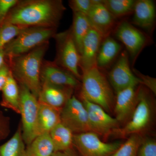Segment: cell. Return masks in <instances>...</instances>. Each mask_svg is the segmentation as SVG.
I'll list each match as a JSON object with an SVG mask.
<instances>
[{
	"label": "cell",
	"mask_w": 156,
	"mask_h": 156,
	"mask_svg": "<svg viewBox=\"0 0 156 156\" xmlns=\"http://www.w3.org/2000/svg\"><path fill=\"white\" fill-rule=\"evenodd\" d=\"M132 23L151 31L155 23V5L151 0H138L134 4Z\"/></svg>",
	"instance_id": "18"
},
{
	"label": "cell",
	"mask_w": 156,
	"mask_h": 156,
	"mask_svg": "<svg viewBox=\"0 0 156 156\" xmlns=\"http://www.w3.org/2000/svg\"><path fill=\"white\" fill-rule=\"evenodd\" d=\"M103 38L92 28L84 39L80 55V68L82 72L96 66V58Z\"/></svg>",
	"instance_id": "17"
},
{
	"label": "cell",
	"mask_w": 156,
	"mask_h": 156,
	"mask_svg": "<svg viewBox=\"0 0 156 156\" xmlns=\"http://www.w3.org/2000/svg\"><path fill=\"white\" fill-rule=\"evenodd\" d=\"M122 46L115 39L109 37L103 39L96 58V66L98 69L108 66L119 53Z\"/></svg>",
	"instance_id": "21"
},
{
	"label": "cell",
	"mask_w": 156,
	"mask_h": 156,
	"mask_svg": "<svg viewBox=\"0 0 156 156\" xmlns=\"http://www.w3.org/2000/svg\"><path fill=\"white\" fill-rule=\"evenodd\" d=\"M115 34L125 45L133 60L147 44L144 34L128 21H122L117 26Z\"/></svg>",
	"instance_id": "13"
},
{
	"label": "cell",
	"mask_w": 156,
	"mask_h": 156,
	"mask_svg": "<svg viewBox=\"0 0 156 156\" xmlns=\"http://www.w3.org/2000/svg\"><path fill=\"white\" fill-rule=\"evenodd\" d=\"M144 138L141 134L130 135L111 156H137L138 149Z\"/></svg>",
	"instance_id": "27"
},
{
	"label": "cell",
	"mask_w": 156,
	"mask_h": 156,
	"mask_svg": "<svg viewBox=\"0 0 156 156\" xmlns=\"http://www.w3.org/2000/svg\"><path fill=\"white\" fill-rule=\"evenodd\" d=\"M49 45L47 42L25 54L5 57L6 63L18 83L26 87L37 98L41 88V67Z\"/></svg>",
	"instance_id": "2"
},
{
	"label": "cell",
	"mask_w": 156,
	"mask_h": 156,
	"mask_svg": "<svg viewBox=\"0 0 156 156\" xmlns=\"http://www.w3.org/2000/svg\"><path fill=\"white\" fill-rule=\"evenodd\" d=\"M0 156H27L20 123L11 138L0 145Z\"/></svg>",
	"instance_id": "23"
},
{
	"label": "cell",
	"mask_w": 156,
	"mask_h": 156,
	"mask_svg": "<svg viewBox=\"0 0 156 156\" xmlns=\"http://www.w3.org/2000/svg\"><path fill=\"white\" fill-rule=\"evenodd\" d=\"M137 156H156V140L152 138H144L138 149Z\"/></svg>",
	"instance_id": "30"
},
{
	"label": "cell",
	"mask_w": 156,
	"mask_h": 156,
	"mask_svg": "<svg viewBox=\"0 0 156 156\" xmlns=\"http://www.w3.org/2000/svg\"><path fill=\"white\" fill-rule=\"evenodd\" d=\"M39 103L38 131L39 135L50 133L55 126L61 122V111L47 105Z\"/></svg>",
	"instance_id": "20"
},
{
	"label": "cell",
	"mask_w": 156,
	"mask_h": 156,
	"mask_svg": "<svg viewBox=\"0 0 156 156\" xmlns=\"http://www.w3.org/2000/svg\"><path fill=\"white\" fill-rule=\"evenodd\" d=\"M82 73L81 99L96 104L105 111H111L114 96L112 88L105 75L97 66Z\"/></svg>",
	"instance_id": "3"
},
{
	"label": "cell",
	"mask_w": 156,
	"mask_h": 156,
	"mask_svg": "<svg viewBox=\"0 0 156 156\" xmlns=\"http://www.w3.org/2000/svg\"><path fill=\"white\" fill-rule=\"evenodd\" d=\"M26 28L11 23H4L0 27V50L3 49Z\"/></svg>",
	"instance_id": "28"
},
{
	"label": "cell",
	"mask_w": 156,
	"mask_h": 156,
	"mask_svg": "<svg viewBox=\"0 0 156 156\" xmlns=\"http://www.w3.org/2000/svg\"><path fill=\"white\" fill-rule=\"evenodd\" d=\"M26 146L27 156H51L55 152L49 133L40 134Z\"/></svg>",
	"instance_id": "24"
},
{
	"label": "cell",
	"mask_w": 156,
	"mask_h": 156,
	"mask_svg": "<svg viewBox=\"0 0 156 156\" xmlns=\"http://www.w3.org/2000/svg\"><path fill=\"white\" fill-rule=\"evenodd\" d=\"M81 100L87 110L92 132L107 137L119 128V123L115 118L109 115L101 107L86 99Z\"/></svg>",
	"instance_id": "10"
},
{
	"label": "cell",
	"mask_w": 156,
	"mask_h": 156,
	"mask_svg": "<svg viewBox=\"0 0 156 156\" xmlns=\"http://www.w3.org/2000/svg\"><path fill=\"white\" fill-rule=\"evenodd\" d=\"M56 28L30 27L25 29L3 48L6 57L19 56L49 42L57 33Z\"/></svg>",
	"instance_id": "5"
},
{
	"label": "cell",
	"mask_w": 156,
	"mask_h": 156,
	"mask_svg": "<svg viewBox=\"0 0 156 156\" xmlns=\"http://www.w3.org/2000/svg\"><path fill=\"white\" fill-rule=\"evenodd\" d=\"M138 103L131 119L124 127L115 130L111 135L125 138L132 134H141L151 127L154 117L151 98L142 89H138Z\"/></svg>",
	"instance_id": "4"
},
{
	"label": "cell",
	"mask_w": 156,
	"mask_h": 156,
	"mask_svg": "<svg viewBox=\"0 0 156 156\" xmlns=\"http://www.w3.org/2000/svg\"><path fill=\"white\" fill-rule=\"evenodd\" d=\"M20 92V114L21 115L22 136L26 145L37 136L39 103L37 98L26 87L19 84Z\"/></svg>",
	"instance_id": "6"
},
{
	"label": "cell",
	"mask_w": 156,
	"mask_h": 156,
	"mask_svg": "<svg viewBox=\"0 0 156 156\" xmlns=\"http://www.w3.org/2000/svg\"><path fill=\"white\" fill-rule=\"evenodd\" d=\"M74 90L69 87L41 83L38 97L39 102L47 105L61 111L73 96Z\"/></svg>",
	"instance_id": "15"
},
{
	"label": "cell",
	"mask_w": 156,
	"mask_h": 156,
	"mask_svg": "<svg viewBox=\"0 0 156 156\" xmlns=\"http://www.w3.org/2000/svg\"><path fill=\"white\" fill-rule=\"evenodd\" d=\"M5 62V55L3 49L0 50V68Z\"/></svg>",
	"instance_id": "36"
},
{
	"label": "cell",
	"mask_w": 156,
	"mask_h": 156,
	"mask_svg": "<svg viewBox=\"0 0 156 156\" xmlns=\"http://www.w3.org/2000/svg\"><path fill=\"white\" fill-rule=\"evenodd\" d=\"M66 10L61 0H18L4 23L57 29Z\"/></svg>",
	"instance_id": "1"
},
{
	"label": "cell",
	"mask_w": 156,
	"mask_h": 156,
	"mask_svg": "<svg viewBox=\"0 0 156 156\" xmlns=\"http://www.w3.org/2000/svg\"><path fill=\"white\" fill-rule=\"evenodd\" d=\"M131 87L117 93L114 111L119 123H127L131 119L138 102V90Z\"/></svg>",
	"instance_id": "16"
},
{
	"label": "cell",
	"mask_w": 156,
	"mask_h": 156,
	"mask_svg": "<svg viewBox=\"0 0 156 156\" xmlns=\"http://www.w3.org/2000/svg\"><path fill=\"white\" fill-rule=\"evenodd\" d=\"M134 0H102L105 8L115 17H123L133 12Z\"/></svg>",
	"instance_id": "26"
},
{
	"label": "cell",
	"mask_w": 156,
	"mask_h": 156,
	"mask_svg": "<svg viewBox=\"0 0 156 156\" xmlns=\"http://www.w3.org/2000/svg\"><path fill=\"white\" fill-rule=\"evenodd\" d=\"M109 82L116 93L129 87H136L140 81L130 68L127 52L120 55L116 63L108 74Z\"/></svg>",
	"instance_id": "11"
},
{
	"label": "cell",
	"mask_w": 156,
	"mask_h": 156,
	"mask_svg": "<svg viewBox=\"0 0 156 156\" xmlns=\"http://www.w3.org/2000/svg\"><path fill=\"white\" fill-rule=\"evenodd\" d=\"M41 83L69 87L74 90L80 89L81 83L71 73L56 64L54 61L44 59L41 67Z\"/></svg>",
	"instance_id": "12"
},
{
	"label": "cell",
	"mask_w": 156,
	"mask_h": 156,
	"mask_svg": "<svg viewBox=\"0 0 156 156\" xmlns=\"http://www.w3.org/2000/svg\"><path fill=\"white\" fill-rule=\"evenodd\" d=\"M122 144L121 141L103 142L92 131L74 134L73 146L80 156H111Z\"/></svg>",
	"instance_id": "8"
},
{
	"label": "cell",
	"mask_w": 156,
	"mask_h": 156,
	"mask_svg": "<svg viewBox=\"0 0 156 156\" xmlns=\"http://www.w3.org/2000/svg\"><path fill=\"white\" fill-rule=\"evenodd\" d=\"M60 119L61 123L70 129L74 134L91 131L86 108L74 95L61 110Z\"/></svg>",
	"instance_id": "9"
},
{
	"label": "cell",
	"mask_w": 156,
	"mask_h": 156,
	"mask_svg": "<svg viewBox=\"0 0 156 156\" xmlns=\"http://www.w3.org/2000/svg\"><path fill=\"white\" fill-rule=\"evenodd\" d=\"M18 0H0V27L3 25L10 10Z\"/></svg>",
	"instance_id": "32"
},
{
	"label": "cell",
	"mask_w": 156,
	"mask_h": 156,
	"mask_svg": "<svg viewBox=\"0 0 156 156\" xmlns=\"http://www.w3.org/2000/svg\"><path fill=\"white\" fill-rule=\"evenodd\" d=\"M10 72L9 66L5 62L0 68V91L5 83Z\"/></svg>",
	"instance_id": "34"
},
{
	"label": "cell",
	"mask_w": 156,
	"mask_h": 156,
	"mask_svg": "<svg viewBox=\"0 0 156 156\" xmlns=\"http://www.w3.org/2000/svg\"><path fill=\"white\" fill-rule=\"evenodd\" d=\"M95 3V0H70L69 1V5L73 13L87 15Z\"/></svg>",
	"instance_id": "29"
},
{
	"label": "cell",
	"mask_w": 156,
	"mask_h": 156,
	"mask_svg": "<svg viewBox=\"0 0 156 156\" xmlns=\"http://www.w3.org/2000/svg\"><path fill=\"white\" fill-rule=\"evenodd\" d=\"M56 44V56L54 62L67 70L81 80L82 75L79 71L80 54L69 29L56 33L53 37Z\"/></svg>",
	"instance_id": "7"
},
{
	"label": "cell",
	"mask_w": 156,
	"mask_h": 156,
	"mask_svg": "<svg viewBox=\"0 0 156 156\" xmlns=\"http://www.w3.org/2000/svg\"><path fill=\"white\" fill-rule=\"evenodd\" d=\"M51 156H80L76 149L73 147L66 150L55 151Z\"/></svg>",
	"instance_id": "35"
},
{
	"label": "cell",
	"mask_w": 156,
	"mask_h": 156,
	"mask_svg": "<svg viewBox=\"0 0 156 156\" xmlns=\"http://www.w3.org/2000/svg\"><path fill=\"white\" fill-rule=\"evenodd\" d=\"M10 133V118L0 111V141L5 139Z\"/></svg>",
	"instance_id": "33"
},
{
	"label": "cell",
	"mask_w": 156,
	"mask_h": 156,
	"mask_svg": "<svg viewBox=\"0 0 156 156\" xmlns=\"http://www.w3.org/2000/svg\"><path fill=\"white\" fill-rule=\"evenodd\" d=\"M92 28L87 15L73 13L72 25L69 30L80 55L84 39Z\"/></svg>",
	"instance_id": "22"
},
{
	"label": "cell",
	"mask_w": 156,
	"mask_h": 156,
	"mask_svg": "<svg viewBox=\"0 0 156 156\" xmlns=\"http://www.w3.org/2000/svg\"><path fill=\"white\" fill-rule=\"evenodd\" d=\"M55 151L66 150L73 147L74 133L69 128L60 122L49 133Z\"/></svg>",
	"instance_id": "25"
},
{
	"label": "cell",
	"mask_w": 156,
	"mask_h": 156,
	"mask_svg": "<svg viewBox=\"0 0 156 156\" xmlns=\"http://www.w3.org/2000/svg\"><path fill=\"white\" fill-rule=\"evenodd\" d=\"M2 99L0 105L20 114V92L19 84L11 72L2 90Z\"/></svg>",
	"instance_id": "19"
},
{
	"label": "cell",
	"mask_w": 156,
	"mask_h": 156,
	"mask_svg": "<svg viewBox=\"0 0 156 156\" xmlns=\"http://www.w3.org/2000/svg\"><path fill=\"white\" fill-rule=\"evenodd\" d=\"M134 74L139 79L140 84L147 87L152 92L156 95V79L150 76L143 74L136 69H133Z\"/></svg>",
	"instance_id": "31"
},
{
	"label": "cell",
	"mask_w": 156,
	"mask_h": 156,
	"mask_svg": "<svg viewBox=\"0 0 156 156\" xmlns=\"http://www.w3.org/2000/svg\"><path fill=\"white\" fill-rule=\"evenodd\" d=\"M102 1L95 0V4L87 16L92 28L104 39L112 31L116 22V18L104 5Z\"/></svg>",
	"instance_id": "14"
}]
</instances>
